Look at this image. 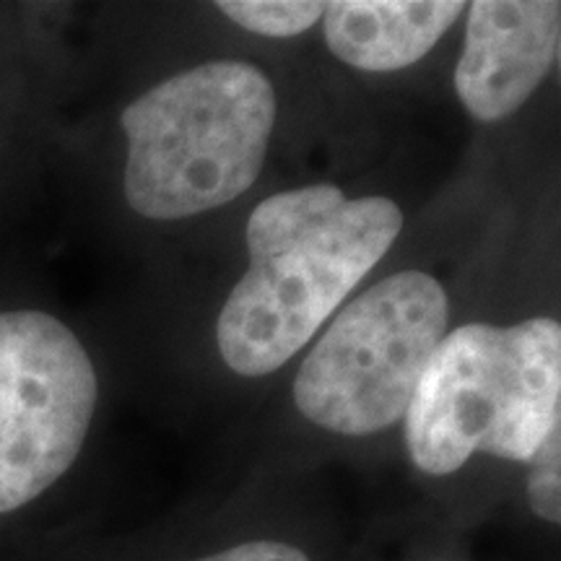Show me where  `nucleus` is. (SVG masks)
Returning a JSON list of instances; mask_svg holds the SVG:
<instances>
[{
	"instance_id": "obj_1",
	"label": "nucleus",
	"mask_w": 561,
	"mask_h": 561,
	"mask_svg": "<svg viewBox=\"0 0 561 561\" xmlns=\"http://www.w3.org/2000/svg\"><path fill=\"white\" fill-rule=\"evenodd\" d=\"M403 229L390 198H348L331 182L265 198L248 221L250 268L216 322L224 362L263 377L314 339Z\"/></svg>"
},
{
	"instance_id": "obj_2",
	"label": "nucleus",
	"mask_w": 561,
	"mask_h": 561,
	"mask_svg": "<svg viewBox=\"0 0 561 561\" xmlns=\"http://www.w3.org/2000/svg\"><path fill=\"white\" fill-rule=\"evenodd\" d=\"M403 419L409 458L430 479L455 476L479 453L528 466L561 426V325L536 318L455 328L432 354Z\"/></svg>"
},
{
	"instance_id": "obj_3",
	"label": "nucleus",
	"mask_w": 561,
	"mask_h": 561,
	"mask_svg": "<svg viewBox=\"0 0 561 561\" xmlns=\"http://www.w3.org/2000/svg\"><path fill=\"white\" fill-rule=\"evenodd\" d=\"M121 125L130 208L146 219H187L227 206L261 178L276 91L248 62H203L130 102Z\"/></svg>"
},
{
	"instance_id": "obj_4",
	"label": "nucleus",
	"mask_w": 561,
	"mask_h": 561,
	"mask_svg": "<svg viewBox=\"0 0 561 561\" xmlns=\"http://www.w3.org/2000/svg\"><path fill=\"white\" fill-rule=\"evenodd\" d=\"M450 301L430 273L401 271L343 307L294 382L301 416L343 437H369L409 411L445 339Z\"/></svg>"
},
{
	"instance_id": "obj_5",
	"label": "nucleus",
	"mask_w": 561,
	"mask_h": 561,
	"mask_svg": "<svg viewBox=\"0 0 561 561\" xmlns=\"http://www.w3.org/2000/svg\"><path fill=\"white\" fill-rule=\"evenodd\" d=\"M96 396L94 364L68 325L34 310L0 314V515L73 468Z\"/></svg>"
},
{
	"instance_id": "obj_6",
	"label": "nucleus",
	"mask_w": 561,
	"mask_h": 561,
	"mask_svg": "<svg viewBox=\"0 0 561 561\" xmlns=\"http://www.w3.org/2000/svg\"><path fill=\"white\" fill-rule=\"evenodd\" d=\"M561 5L553 0H476L455 68L462 107L481 123L517 112L557 60Z\"/></svg>"
},
{
	"instance_id": "obj_7",
	"label": "nucleus",
	"mask_w": 561,
	"mask_h": 561,
	"mask_svg": "<svg viewBox=\"0 0 561 561\" xmlns=\"http://www.w3.org/2000/svg\"><path fill=\"white\" fill-rule=\"evenodd\" d=\"M462 11L460 0H335L325 3L322 24L335 58L369 73H390L424 58Z\"/></svg>"
},
{
	"instance_id": "obj_8",
	"label": "nucleus",
	"mask_w": 561,
	"mask_h": 561,
	"mask_svg": "<svg viewBox=\"0 0 561 561\" xmlns=\"http://www.w3.org/2000/svg\"><path fill=\"white\" fill-rule=\"evenodd\" d=\"M219 11L242 30L265 37H297L322 19L325 3L301 0H221Z\"/></svg>"
},
{
	"instance_id": "obj_9",
	"label": "nucleus",
	"mask_w": 561,
	"mask_h": 561,
	"mask_svg": "<svg viewBox=\"0 0 561 561\" xmlns=\"http://www.w3.org/2000/svg\"><path fill=\"white\" fill-rule=\"evenodd\" d=\"M525 473V502L538 520L559 528L561 523V426L551 430Z\"/></svg>"
},
{
	"instance_id": "obj_10",
	"label": "nucleus",
	"mask_w": 561,
	"mask_h": 561,
	"mask_svg": "<svg viewBox=\"0 0 561 561\" xmlns=\"http://www.w3.org/2000/svg\"><path fill=\"white\" fill-rule=\"evenodd\" d=\"M182 561H314V557L299 543L284 541V538L257 536L242 538V541L221 546V549L198 553V557Z\"/></svg>"
},
{
	"instance_id": "obj_11",
	"label": "nucleus",
	"mask_w": 561,
	"mask_h": 561,
	"mask_svg": "<svg viewBox=\"0 0 561 561\" xmlns=\"http://www.w3.org/2000/svg\"><path fill=\"white\" fill-rule=\"evenodd\" d=\"M424 561H455V559H445V557H434V559H424Z\"/></svg>"
}]
</instances>
